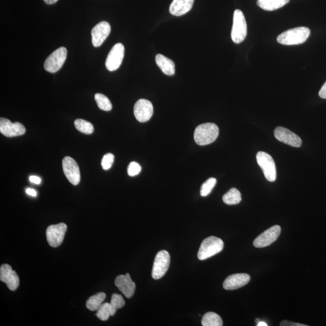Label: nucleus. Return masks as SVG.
Listing matches in <instances>:
<instances>
[{
	"instance_id": "1",
	"label": "nucleus",
	"mask_w": 326,
	"mask_h": 326,
	"mask_svg": "<svg viewBox=\"0 0 326 326\" xmlns=\"http://www.w3.org/2000/svg\"><path fill=\"white\" fill-rule=\"evenodd\" d=\"M310 34L309 28L299 27L281 33L277 38V41L281 45L285 46L299 45L306 42Z\"/></svg>"
},
{
	"instance_id": "2",
	"label": "nucleus",
	"mask_w": 326,
	"mask_h": 326,
	"mask_svg": "<svg viewBox=\"0 0 326 326\" xmlns=\"http://www.w3.org/2000/svg\"><path fill=\"white\" fill-rule=\"evenodd\" d=\"M219 128L216 124L207 123L199 125L194 133V139L199 146L213 143L219 136Z\"/></svg>"
},
{
	"instance_id": "3",
	"label": "nucleus",
	"mask_w": 326,
	"mask_h": 326,
	"mask_svg": "<svg viewBox=\"0 0 326 326\" xmlns=\"http://www.w3.org/2000/svg\"><path fill=\"white\" fill-rule=\"evenodd\" d=\"M224 242L219 237L210 236L203 240L198 253L199 260H204L221 252Z\"/></svg>"
},
{
	"instance_id": "4",
	"label": "nucleus",
	"mask_w": 326,
	"mask_h": 326,
	"mask_svg": "<svg viewBox=\"0 0 326 326\" xmlns=\"http://www.w3.org/2000/svg\"><path fill=\"white\" fill-rule=\"evenodd\" d=\"M247 35V24L244 14L241 10H235L233 15V24L232 30V39L235 44L244 41Z\"/></svg>"
},
{
	"instance_id": "5",
	"label": "nucleus",
	"mask_w": 326,
	"mask_h": 326,
	"mask_svg": "<svg viewBox=\"0 0 326 326\" xmlns=\"http://www.w3.org/2000/svg\"><path fill=\"white\" fill-rule=\"evenodd\" d=\"M256 160L258 165L262 169L264 176L270 182L276 180L277 172L275 162L273 157L266 152L260 151L256 155Z\"/></svg>"
},
{
	"instance_id": "6",
	"label": "nucleus",
	"mask_w": 326,
	"mask_h": 326,
	"mask_svg": "<svg viewBox=\"0 0 326 326\" xmlns=\"http://www.w3.org/2000/svg\"><path fill=\"white\" fill-rule=\"evenodd\" d=\"M67 56V50L64 47H61L54 50L50 56L46 59L44 65L47 71L54 73L62 68Z\"/></svg>"
},
{
	"instance_id": "7",
	"label": "nucleus",
	"mask_w": 326,
	"mask_h": 326,
	"mask_svg": "<svg viewBox=\"0 0 326 326\" xmlns=\"http://www.w3.org/2000/svg\"><path fill=\"white\" fill-rule=\"evenodd\" d=\"M170 262L169 253L165 250L160 251L155 256L152 277L155 280H159L167 273Z\"/></svg>"
},
{
	"instance_id": "8",
	"label": "nucleus",
	"mask_w": 326,
	"mask_h": 326,
	"mask_svg": "<svg viewBox=\"0 0 326 326\" xmlns=\"http://www.w3.org/2000/svg\"><path fill=\"white\" fill-rule=\"evenodd\" d=\"M125 54V47L121 43L116 44L113 46L106 59L105 66L108 70L116 71L122 63Z\"/></svg>"
},
{
	"instance_id": "9",
	"label": "nucleus",
	"mask_w": 326,
	"mask_h": 326,
	"mask_svg": "<svg viewBox=\"0 0 326 326\" xmlns=\"http://www.w3.org/2000/svg\"><path fill=\"white\" fill-rule=\"evenodd\" d=\"M67 230L66 224L51 225L47 229V239L48 244L52 247H58L63 243Z\"/></svg>"
},
{
	"instance_id": "10",
	"label": "nucleus",
	"mask_w": 326,
	"mask_h": 326,
	"mask_svg": "<svg viewBox=\"0 0 326 326\" xmlns=\"http://www.w3.org/2000/svg\"><path fill=\"white\" fill-rule=\"evenodd\" d=\"M281 233V227L274 226L270 228L262 234L258 235L254 240L253 245L256 248H264L268 247L276 241Z\"/></svg>"
},
{
	"instance_id": "11",
	"label": "nucleus",
	"mask_w": 326,
	"mask_h": 326,
	"mask_svg": "<svg viewBox=\"0 0 326 326\" xmlns=\"http://www.w3.org/2000/svg\"><path fill=\"white\" fill-rule=\"evenodd\" d=\"M134 113L137 120L140 122H146L153 116V105L149 100L140 99L134 106Z\"/></svg>"
},
{
	"instance_id": "12",
	"label": "nucleus",
	"mask_w": 326,
	"mask_h": 326,
	"mask_svg": "<svg viewBox=\"0 0 326 326\" xmlns=\"http://www.w3.org/2000/svg\"><path fill=\"white\" fill-rule=\"evenodd\" d=\"M63 168L65 175L72 185H78L81 181V173L78 164L73 159L65 157L63 161Z\"/></svg>"
},
{
	"instance_id": "13",
	"label": "nucleus",
	"mask_w": 326,
	"mask_h": 326,
	"mask_svg": "<svg viewBox=\"0 0 326 326\" xmlns=\"http://www.w3.org/2000/svg\"><path fill=\"white\" fill-rule=\"evenodd\" d=\"M274 137L278 140L292 147H300L302 144V139L297 134L283 127L279 126L275 129Z\"/></svg>"
},
{
	"instance_id": "14",
	"label": "nucleus",
	"mask_w": 326,
	"mask_h": 326,
	"mask_svg": "<svg viewBox=\"0 0 326 326\" xmlns=\"http://www.w3.org/2000/svg\"><path fill=\"white\" fill-rule=\"evenodd\" d=\"M0 280L6 283L11 291H15L20 285L19 277L8 264H4L0 267Z\"/></svg>"
},
{
	"instance_id": "15",
	"label": "nucleus",
	"mask_w": 326,
	"mask_h": 326,
	"mask_svg": "<svg viewBox=\"0 0 326 326\" xmlns=\"http://www.w3.org/2000/svg\"><path fill=\"white\" fill-rule=\"evenodd\" d=\"M0 133L7 137L22 136L25 133V128L19 122L12 123L8 119L0 118Z\"/></svg>"
},
{
	"instance_id": "16",
	"label": "nucleus",
	"mask_w": 326,
	"mask_h": 326,
	"mask_svg": "<svg viewBox=\"0 0 326 326\" xmlns=\"http://www.w3.org/2000/svg\"><path fill=\"white\" fill-rule=\"evenodd\" d=\"M111 32V25L107 22H102L95 25L92 30V44L98 47L102 45Z\"/></svg>"
},
{
	"instance_id": "17",
	"label": "nucleus",
	"mask_w": 326,
	"mask_h": 326,
	"mask_svg": "<svg viewBox=\"0 0 326 326\" xmlns=\"http://www.w3.org/2000/svg\"><path fill=\"white\" fill-rule=\"evenodd\" d=\"M115 283L116 286L126 298L130 299L134 296L136 290V283L132 280L129 274L118 276L116 278Z\"/></svg>"
},
{
	"instance_id": "18",
	"label": "nucleus",
	"mask_w": 326,
	"mask_h": 326,
	"mask_svg": "<svg viewBox=\"0 0 326 326\" xmlns=\"http://www.w3.org/2000/svg\"><path fill=\"white\" fill-rule=\"evenodd\" d=\"M250 276L247 274L240 273L233 274L228 277L223 283L226 290H235L242 288L249 283Z\"/></svg>"
},
{
	"instance_id": "19",
	"label": "nucleus",
	"mask_w": 326,
	"mask_h": 326,
	"mask_svg": "<svg viewBox=\"0 0 326 326\" xmlns=\"http://www.w3.org/2000/svg\"><path fill=\"white\" fill-rule=\"evenodd\" d=\"M194 0H173L169 12L173 16L180 17L192 9Z\"/></svg>"
},
{
	"instance_id": "20",
	"label": "nucleus",
	"mask_w": 326,
	"mask_h": 326,
	"mask_svg": "<svg viewBox=\"0 0 326 326\" xmlns=\"http://www.w3.org/2000/svg\"><path fill=\"white\" fill-rule=\"evenodd\" d=\"M155 62L163 73L168 76H173L175 73V64L171 59L161 54H157Z\"/></svg>"
},
{
	"instance_id": "21",
	"label": "nucleus",
	"mask_w": 326,
	"mask_h": 326,
	"mask_svg": "<svg viewBox=\"0 0 326 326\" xmlns=\"http://www.w3.org/2000/svg\"><path fill=\"white\" fill-rule=\"evenodd\" d=\"M289 2V0H257V4L263 10L273 11L281 8Z\"/></svg>"
},
{
	"instance_id": "22",
	"label": "nucleus",
	"mask_w": 326,
	"mask_h": 326,
	"mask_svg": "<svg viewBox=\"0 0 326 326\" xmlns=\"http://www.w3.org/2000/svg\"><path fill=\"white\" fill-rule=\"evenodd\" d=\"M201 324L203 326H223V322L219 315L210 312L204 314Z\"/></svg>"
},
{
	"instance_id": "23",
	"label": "nucleus",
	"mask_w": 326,
	"mask_h": 326,
	"mask_svg": "<svg viewBox=\"0 0 326 326\" xmlns=\"http://www.w3.org/2000/svg\"><path fill=\"white\" fill-rule=\"evenodd\" d=\"M106 294L104 292H99V293L90 297L86 303V306L92 311L97 310L102 304V303L104 302Z\"/></svg>"
},
{
	"instance_id": "24",
	"label": "nucleus",
	"mask_w": 326,
	"mask_h": 326,
	"mask_svg": "<svg viewBox=\"0 0 326 326\" xmlns=\"http://www.w3.org/2000/svg\"><path fill=\"white\" fill-rule=\"evenodd\" d=\"M224 203L227 205H235L242 201L241 194L235 188H232L223 196Z\"/></svg>"
},
{
	"instance_id": "25",
	"label": "nucleus",
	"mask_w": 326,
	"mask_h": 326,
	"mask_svg": "<svg viewBox=\"0 0 326 326\" xmlns=\"http://www.w3.org/2000/svg\"><path fill=\"white\" fill-rule=\"evenodd\" d=\"M111 316H114L118 309L125 306V302L121 295L114 294L110 302Z\"/></svg>"
},
{
	"instance_id": "26",
	"label": "nucleus",
	"mask_w": 326,
	"mask_h": 326,
	"mask_svg": "<svg viewBox=\"0 0 326 326\" xmlns=\"http://www.w3.org/2000/svg\"><path fill=\"white\" fill-rule=\"evenodd\" d=\"M94 98L98 107L100 110L105 111H110L112 110V103L106 95L100 94V93H97L95 94Z\"/></svg>"
},
{
	"instance_id": "27",
	"label": "nucleus",
	"mask_w": 326,
	"mask_h": 326,
	"mask_svg": "<svg viewBox=\"0 0 326 326\" xmlns=\"http://www.w3.org/2000/svg\"><path fill=\"white\" fill-rule=\"evenodd\" d=\"M74 126L77 130L83 134H91L94 132V126L92 124L83 119L79 118L75 120Z\"/></svg>"
},
{
	"instance_id": "28",
	"label": "nucleus",
	"mask_w": 326,
	"mask_h": 326,
	"mask_svg": "<svg viewBox=\"0 0 326 326\" xmlns=\"http://www.w3.org/2000/svg\"><path fill=\"white\" fill-rule=\"evenodd\" d=\"M216 183L217 180L214 178H210L207 180L201 186L200 193L201 196L206 197L208 196L216 185Z\"/></svg>"
},
{
	"instance_id": "29",
	"label": "nucleus",
	"mask_w": 326,
	"mask_h": 326,
	"mask_svg": "<svg viewBox=\"0 0 326 326\" xmlns=\"http://www.w3.org/2000/svg\"><path fill=\"white\" fill-rule=\"evenodd\" d=\"M96 316L102 321H107L111 316L110 304L105 303L101 305L99 309L97 310Z\"/></svg>"
},
{
	"instance_id": "30",
	"label": "nucleus",
	"mask_w": 326,
	"mask_h": 326,
	"mask_svg": "<svg viewBox=\"0 0 326 326\" xmlns=\"http://www.w3.org/2000/svg\"><path fill=\"white\" fill-rule=\"evenodd\" d=\"M115 161V156L113 154L108 153L103 157L102 160V166L103 170H107L110 169Z\"/></svg>"
},
{
	"instance_id": "31",
	"label": "nucleus",
	"mask_w": 326,
	"mask_h": 326,
	"mask_svg": "<svg viewBox=\"0 0 326 326\" xmlns=\"http://www.w3.org/2000/svg\"><path fill=\"white\" fill-rule=\"evenodd\" d=\"M141 170V165L136 162H131L128 165V173L130 177H135V176L139 175Z\"/></svg>"
},
{
	"instance_id": "32",
	"label": "nucleus",
	"mask_w": 326,
	"mask_h": 326,
	"mask_svg": "<svg viewBox=\"0 0 326 326\" xmlns=\"http://www.w3.org/2000/svg\"><path fill=\"white\" fill-rule=\"evenodd\" d=\"M280 326H306V325L300 324V323H296L291 322H288V321H283L280 323Z\"/></svg>"
},
{
	"instance_id": "33",
	"label": "nucleus",
	"mask_w": 326,
	"mask_h": 326,
	"mask_svg": "<svg viewBox=\"0 0 326 326\" xmlns=\"http://www.w3.org/2000/svg\"><path fill=\"white\" fill-rule=\"evenodd\" d=\"M319 95L322 99H326V82L323 85L319 92Z\"/></svg>"
},
{
	"instance_id": "34",
	"label": "nucleus",
	"mask_w": 326,
	"mask_h": 326,
	"mask_svg": "<svg viewBox=\"0 0 326 326\" xmlns=\"http://www.w3.org/2000/svg\"><path fill=\"white\" fill-rule=\"evenodd\" d=\"M30 182L36 184V185H40L41 183V179L40 177H36V176H30L29 178Z\"/></svg>"
},
{
	"instance_id": "35",
	"label": "nucleus",
	"mask_w": 326,
	"mask_h": 326,
	"mask_svg": "<svg viewBox=\"0 0 326 326\" xmlns=\"http://www.w3.org/2000/svg\"><path fill=\"white\" fill-rule=\"evenodd\" d=\"M26 193L28 195L33 196V197H35V196H37V192H36V190L33 189V188H27Z\"/></svg>"
},
{
	"instance_id": "36",
	"label": "nucleus",
	"mask_w": 326,
	"mask_h": 326,
	"mask_svg": "<svg viewBox=\"0 0 326 326\" xmlns=\"http://www.w3.org/2000/svg\"><path fill=\"white\" fill-rule=\"evenodd\" d=\"M47 4H53L56 3L58 0H44Z\"/></svg>"
},
{
	"instance_id": "37",
	"label": "nucleus",
	"mask_w": 326,
	"mask_h": 326,
	"mask_svg": "<svg viewBox=\"0 0 326 326\" xmlns=\"http://www.w3.org/2000/svg\"><path fill=\"white\" fill-rule=\"evenodd\" d=\"M257 326H267L268 325L266 324V323L263 322H261V321H260V322L257 323Z\"/></svg>"
}]
</instances>
